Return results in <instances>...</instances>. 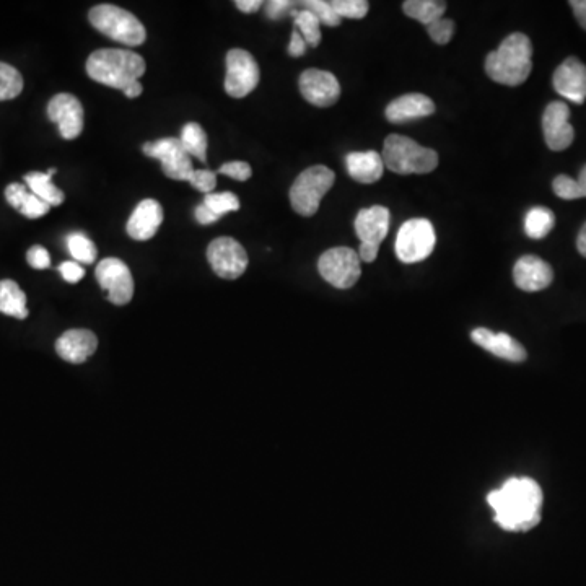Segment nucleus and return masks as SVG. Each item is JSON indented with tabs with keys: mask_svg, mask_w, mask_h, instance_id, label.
I'll list each match as a JSON object with an SVG mask.
<instances>
[{
	"mask_svg": "<svg viewBox=\"0 0 586 586\" xmlns=\"http://www.w3.org/2000/svg\"><path fill=\"white\" fill-rule=\"evenodd\" d=\"M293 5H295V2H290V0H271V2H267V17L271 18V20H280L289 12H292Z\"/></svg>",
	"mask_w": 586,
	"mask_h": 586,
	"instance_id": "nucleus-41",
	"label": "nucleus"
},
{
	"mask_svg": "<svg viewBox=\"0 0 586 586\" xmlns=\"http://www.w3.org/2000/svg\"><path fill=\"white\" fill-rule=\"evenodd\" d=\"M554 193L564 201H573V199H580L586 197V165L580 171L578 180H572L567 175L557 176L554 183H552Z\"/></svg>",
	"mask_w": 586,
	"mask_h": 586,
	"instance_id": "nucleus-30",
	"label": "nucleus"
},
{
	"mask_svg": "<svg viewBox=\"0 0 586 586\" xmlns=\"http://www.w3.org/2000/svg\"><path fill=\"white\" fill-rule=\"evenodd\" d=\"M27 261L31 267L35 269H46L51 266V258H49L48 251L44 250L43 246H33L27 253Z\"/></svg>",
	"mask_w": 586,
	"mask_h": 586,
	"instance_id": "nucleus-40",
	"label": "nucleus"
},
{
	"mask_svg": "<svg viewBox=\"0 0 586 586\" xmlns=\"http://www.w3.org/2000/svg\"><path fill=\"white\" fill-rule=\"evenodd\" d=\"M98 284L108 292V300L118 307L131 302L134 295V279L126 263L118 258H106L98 264Z\"/></svg>",
	"mask_w": 586,
	"mask_h": 586,
	"instance_id": "nucleus-12",
	"label": "nucleus"
},
{
	"mask_svg": "<svg viewBox=\"0 0 586 586\" xmlns=\"http://www.w3.org/2000/svg\"><path fill=\"white\" fill-rule=\"evenodd\" d=\"M22 90V74L15 67L0 62V101L14 100Z\"/></svg>",
	"mask_w": 586,
	"mask_h": 586,
	"instance_id": "nucleus-31",
	"label": "nucleus"
},
{
	"mask_svg": "<svg viewBox=\"0 0 586 586\" xmlns=\"http://www.w3.org/2000/svg\"><path fill=\"white\" fill-rule=\"evenodd\" d=\"M471 339L477 346L487 350L490 354L508 362H525L526 350L517 339L505 333H494L490 329L477 328L471 333Z\"/></svg>",
	"mask_w": 586,
	"mask_h": 586,
	"instance_id": "nucleus-19",
	"label": "nucleus"
},
{
	"mask_svg": "<svg viewBox=\"0 0 586 586\" xmlns=\"http://www.w3.org/2000/svg\"><path fill=\"white\" fill-rule=\"evenodd\" d=\"M487 502L503 530L521 533L539 525L543 490L530 477H512L500 489L490 492Z\"/></svg>",
	"mask_w": 586,
	"mask_h": 586,
	"instance_id": "nucleus-1",
	"label": "nucleus"
},
{
	"mask_svg": "<svg viewBox=\"0 0 586 586\" xmlns=\"http://www.w3.org/2000/svg\"><path fill=\"white\" fill-rule=\"evenodd\" d=\"M336 14L341 18H352V20H360L368 14L367 0H334L331 2Z\"/></svg>",
	"mask_w": 586,
	"mask_h": 586,
	"instance_id": "nucleus-35",
	"label": "nucleus"
},
{
	"mask_svg": "<svg viewBox=\"0 0 586 586\" xmlns=\"http://www.w3.org/2000/svg\"><path fill=\"white\" fill-rule=\"evenodd\" d=\"M556 225V215L547 207H533L525 217V233L531 240H543Z\"/></svg>",
	"mask_w": 586,
	"mask_h": 586,
	"instance_id": "nucleus-26",
	"label": "nucleus"
},
{
	"mask_svg": "<svg viewBox=\"0 0 586 586\" xmlns=\"http://www.w3.org/2000/svg\"><path fill=\"white\" fill-rule=\"evenodd\" d=\"M219 219V215L214 214L212 210L207 209V207L204 206V204H202V206L197 207L196 209V220L201 225L214 224V222H217V220Z\"/></svg>",
	"mask_w": 586,
	"mask_h": 586,
	"instance_id": "nucleus-45",
	"label": "nucleus"
},
{
	"mask_svg": "<svg viewBox=\"0 0 586 586\" xmlns=\"http://www.w3.org/2000/svg\"><path fill=\"white\" fill-rule=\"evenodd\" d=\"M533 69V44L523 33H512L499 49L486 59V72L490 79L507 87H518L526 82Z\"/></svg>",
	"mask_w": 586,
	"mask_h": 586,
	"instance_id": "nucleus-2",
	"label": "nucleus"
},
{
	"mask_svg": "<svg viewBox=\"0 0 586 586\" xmlns=\"http://www.w3.org/2000/svg\"><path fill=\"white\" fill-rule=\"evenodd\" d=\"M429 36L437 44H448L455 35V22L450 18H440L427 27Z\"/></svg>",
	"mask_w": 586,
	"mask_h": 586,
	"instance_id": "nucleus-36",
	"label": "nucleus"
},
{
	"mask_svg": "<svg viewBox=\"0 0 586 586\" xmlns=\"http://www.w3.org/2000/svg\"><path fill=\"white\" fill-rule=\"evenodd\" d=\"M336 175L331 168L315 165L300 173L290 188V204L298 215L311 217L320 209L321 199L333 188Z\"/></svg>",
	"mask_w": 586,
	"mask_h": 586,
	"instance_id": "nucleus-6",
	"label": "nucleus"
},
{
	"mask_svg": "<svg viewBox=\"0 0 586 586\" xmlns=\"http://www.w3.org/2000/svg\"><path fill=\"white\" fill-rule=\"evenodd\" d=\"M308 44L307 41L303 40V36L300 35V31L295 30L292 33V40L289 44V54L292 57H300L307 53Z\"/></svg>",
	"mask_w": 586,
	"mask_h": 586,
	"instance_id": "nucleus-44",
	"label": "nucleus"
},
{
	"mask_svg": "<svg viewBox=\"0 0 586 586\" xmlns=\"http://www.w3.org/2000/svg\"><path fill=\"white\" fill-rule=\"evenodd\" d=\"M163 224V207L155 199H145L132 212L127 222V235L136 241H147L157 235Z\"/></svg>",
	"mask_w": 586,
	"mask_h": 586,
	"instance_id": "nucleus-20",
	"label": "nucleus"
},
{
	"mask_svg": "<svg viewBox=\"0 0 586 586\" xmlns=\"http://www.w3.org/2000/svg\"><path fill=\"white\" fill-rule=\"evenodd\" d=\"M48 116L51 121L57 123L64 139H77L84 131V106L74 95H56L49 101Z\"/></svg>",
	"mask_w": 586,
	"mask_h": 586,
	"instance_id": "nucleus-15",
	"label": "nucleus"
},
{
	"mask_svg": "<svg viewBox=\"0 0 586 586\" xmlns=\"http://www.w3.org/2000/svg\"><path fill=\"white\" fill-rule=\"evenodd\" d=\"M87 74L98 84L124 92L145 74V61L129 49H98L88 57Z\"/></svg>",
	"mask_w": 586,
	"mask_h": 586,
	"instance_id": "nucleus-3",
	"label": "nucleus"
},
{
	"mask_svg": "<svg viewBox=\"0 0 586 586\" xmlns=\"http://www.w3.org/2000/svg\"><path fill=\"white\" fill-rule=\"evenodd\" d=\"M142 150L147 157L158 158L162 162L163 173L171 180H191L194 173L193 163L183 149L180 139L165 137L155 142H147Z\"/></svg>",
	"mask_w": 586,
	"mask_h": 586,
	"instance_id": "nucleus-10",
	"label": "nucleus"
},
{
	"mask_svg": "<svg viewBox=\"0 0 586 586\" xmlns=\"http://www.w3.org/2000/svg\"><path fill=\"white\" fill-rule=\"evenodd\" d=\"M49 209H51V206L41 201L40 197L35 196L33 193H28L18 212L28 217V219H40L43 215L48 214Z\"/></svg>",
	"mask_w": 586,
	"mask_h": 586,
	"instance_id": "nucleus-37",
	"label": "nucleus"
},
{
	"mask_svg": "<svg viewBox=\"0 0 586 586\" xmlns=\"http://www.w3.org/2000/svg\"><path fill=\"white\" fill-rule=\"evenodd\" d=\"M513 279L518 289L523 292H541L552 284L554 271L544 259L534 254H526L518 259L513 267Z\"/></svg>",
	"mask_w": 586,
	"mask_h": 586,
	"instance_id": "nucleus-17",
	"label": "nucleus"
},
{
	"mask_svg": "<svg viewBox=\"0 0 586 586\" xmlns=\"http://www.w3.org/2000/svg\"><path fill=\"white\" fill-rule=\"evenodd\" d=\"M346 165L352 180L362 184L377 183L385 171L383 158L375 150L352 152L346 157Z\"/></svg>",
	"mask_w": 586,
	"mask_h": 586,
	"instance_id": "nucleus-23",
	"label": "nucleus"
},
{
	"mask_svg": "<svg viewBox=\"0 0 586 586\" xmlns=\"http://www.w3.org/2000/svg\"><path fill=\"white\" fill-rule=\"evenodd\" d=\"M56 171H57L56 168H49L48 175H51V176L56 175Z\"/></svg>",
	"mask_w": 586,
	"mask_h": 586,
	"instance_id": "nucleus-50",
	"label": "nucleus"
},
{
	"mask_svg": "<svg viewBox=\"0 0 586 586\" xmlns=\"http://www.w3.org/2000/svg\"><path fill=\"white\" fill-rule=\"evenodd\" d=\"M88 18L93 28L126 46H140L147 38V31L139 18L116 5H97L90 10Z\"/></svg>",
	"mask_w": 586,
	"mask_h": 586,
	"instance_id": "nucleus-5",
	"label": "nucleus"
},
{
	"mask_svg": "<svg viewBox=\"0 0 586 586\" xmlns=\"http://www.w3.org/2000/svg\"><path fill=\"white\" fill-rule=\"evenodd\" d=\"M51 178L53 176L48 175V173H28L25 176V181H27L31 193L40 197L41 201L46 202L49 206H61L66 196H64L61 189L54 186Z\"/></svg>",
	"mask_w": 586,
	"mask_h": 586,
	"instance_id": "nucleus-27",
	"label": "nucleus"
},
{
	"mask_svg": "<svg viewBox=\"0 0 586 586\" xmlns=\"http://www.w3.org/2000/svg\"><path fill=\"white\" fill-rule=\"evenodd\" d=\"M577 250L578 253L582 254L583 258H586V224L583 225L582 230L578 233Z\"/></svg>",
	"mask_w": 586,
	"mask_h": 586,
	"instance_id": "nucleus-49",
	"label": "nucleus"
},
{
	"mask_svg": "<svg viewBox=\"0 0 586 586\" xmlns=\"http://www.w3.org/2000/svg\"><path fill=\"white\" fill-rule=\"evenodd\" d=\"M381 158L385 167L396 175H425L438 167L435 150L422 147L411 137L399 134L386 137Z\"/></svg>",
	"mask_w": 586,
	"mask_h": 586,
	"instance_id": "nucleus-4",
	"label": "nucleus"
},
{
	"mask_svg": "<svg viewBox=\"0 0 586 586\" xmlns=\"http://www.w3.org/2000/svg\"><path fill=\"white\" fill-rule=\"evenodd\" d=\"M189 183L193 184L197 191H202V193L206 194H212V189L217 186V176H215L214 171L194 170Z\"/></svg>",
	"mask_w": 586,
	"mask_h": 586,
	"instance_id": "nucleus-38",
	"label": "nucleus"
},
{
	"mask_svg": "<svg viewBox=\"0 0 586 586\" xmlns=\"http://www.w3.org/2000/svg\"><path fill=\"white\" fill-rule=\"evenodd\" d=\"M59 272H61L62 277H64L67 282H70V284H77V282H80L85 276L84 267L79 266L77 263H72V261L62 263L61 266H59Z\"/></svg>",
	"mask_w": 586,
	"mask_h": 586,
	"instance_id": "nucleus-43",
	"label": "nucleus"
},
{
	"mask_svg": "<svg viewBox=\"0 0 586 586\" xmlns=\"http://www.w3.org/2000/svg\"><path fill=\"white\" fill-rule=\"evenodd\" d=\"M573 14L577 17L578 23L586 30V0H572L570 2Z\"/></svg>",
	"mask_w": 586,
	"mask_h": 586,
	"instance_id": "nucleus-46",
	"label": "nucleus"
},
{
	"mask_svg": "<svg viewBox=\"0 0 586 586\" xmlns=\"http://www.w3.org/2000/svg\"><path fill=\"white\" fill-rule=\"evenodd\" d=\"M435 230L430 220L411 219L399 228L396 256L406 264H416L429 258L435 248Z\"/></svg>",
	"mask_w": 586,
	"mask_h": 586,
	"instance_id": "nucleus-7",
	"label": "nucleus"
},
{
	"mask_svg": "<svg viewBox=\"0 0 586 586\" xmlns=\"http://www.w3.org/2000/svg\"><path fill=\"white\" fill-rule=\"evenodd\" d=\"M220 175L230 176L233 180L248 181L253 175L250 165L246 162H228L222 165Z\"/></svg>",
	"mask_w": 586,
	"mask_h": 586,
	"instance_id": "nucleus-39",
	"label": "nucleus"
},
{
	"mask_svg": "<svg viewBox=\"0 0 586 586\" xmlns=\"http://www.w3.org/2000/svg\"><path fill=\"white\" fill-rule=\"evenodd\" d=\"M181 145L189 157L197 158L202 163L207 160V134L201 124L188 123L181 131Z\"/></svg>",
	"mask_w": 586,
	"mask_h": 586,
	"instance_id": "nucleus-28",
	"label": "nucleus"
},
{
	"mask_svg": "<svg viewBox=\"0 0 586 586\" xmlns=\"http://www.w3.org/2000/svg\"><path fill=\"white\" fill-rule=\"evenodd\" d=\"M544 140L554 152L569 149L575 139V131L570 124L569 106L564 101H552L547 105L543 116Z\"/></svg>",
	"mask_w": 586,
	"mask_h": 586,
	"instance_id": "nucleus-14",
	"label": "nucleus"
},
{
	"mask_svg": "<svg viewBox=\"0 0 586 586\" xmlns=\"http://www.w3.org/2000/svg\"><path fill=\"white\" fill-rule=\"evenodd\" d=\"M28 196V191L23 184H10L5 189V197H7V202H9L10 206L15 207V209H20L22 207L23 201H25V197Z\"/></svg>",
	"mask_w": 586,
	"mask_h": 586,
	"instance_id": "nucleus-42",
	"label": "nucleus"
},
{
	"mask_svg": "<svg viewBox=\"0 0 586 586\" xmlns=\"http://www.w3.org/2000/svg\"><path fill=\"white\" fill-rule=\"evenodd\" d=\"M390 210L383 206L362 209L355 217V233L360 238V245L380 248L381 241L388 237L390 232Z\"/></svg>",
	"mask_w": 586,
	"mask_h": 586,
	"instance_id": "nucleus-18",
	"label": "nucleus"
},
{
	"mask_svg": "<svg viewBox=\"0 0 586 586\" xmlns=\"http://www.w3.org/2000/svg\"><path fill=\"white\" fill-rule=\"evenodd\" d=\"M67 246L75 261L84 264H92L97 259V246L92 240H88L84 233H72L67 237Z\"/></svg>",
	"mask_w": 586,
	"mask_h": 586,
	"instance_id": "nucleus-32",
	"label": "nucleus"
},
{
	"mask_svg": "<svg viewBox=\"0 0 586 586\" xmlns=\"http://www.w3.org/2000/svg\"><path fill=\"white\" fill-rule=\"evenodd\" d=\"M235 5L245 14H254V12H258L263 7V2L261 0H237Z\"/></svg>",
	"mask_w": 586,
	"mask_h": 586,
	"instance_id": "nucleus-47",
	"label": "nucleus"
},
{
	"mask_svg": "<svg viewBox=\"0 0 586 586\" xmlns=\"http://www.w3.org/2000/svg\"><path fill=\"white\" fill-rule=\"evenodd\" d=\"M204 206L212 210L214 214L222 217L228 212H235V210L240 209V199L233 193H212L207 194L206 199H204Z\"/></svg>",
	"mask_w": 586,
	"mask_h": 586,
	"instance_id": "nucleus-34",
	"label": "nucleus"
},
{
	"mask_svg": "<svg viewBox=\"0 0 586 586\" xmlns=\"http://www.w3.org/2000/svg\"><path fill=\"white\" fill-rule=\"evenodd\" d=\"M552 84L560 97L583 105L586 100V66L577 57L565 59L556 72Z\"/></svg>",
	"mask_w": 586,
	"mask_h": 586,
	"instance_id": "nucleus-16",
	"label": "nucleus"
},
{
	"mask_svg": "<svg viewBox=\"0 0 586 586\" xmlns=\"http://www.w3.org/2000/svg\"><path fill=\"white\" fill-rule=\"evenodd\" d=\"M0 313L17 320L28 316L27 295L14 280H0Z\"/></svg>",
	"mask_w": 586,
	"mask_h": 586,
	"instance_id": "nucleus-24",
	"label": "nucleus"
},
{
	"mask_svg": "<svg viewBox=\"0 0 586 586\" xmlns=\"http://www.w3.org/2000/svg\"><path fill=\"white\" fill-rule=\"evenodd\" d=\"M300 5H302V9L308 10V12L315 15L321 25H326V27H339L341 25L342 18L336 14L331 2H326V0H305V2H300Z\"/></svg>",
	"mask_w": 586,
	"mask_h": 586,
	"instance_id": "nucleus-33",
	"label": "nucleus"
},
{
	"mask_svg": "<svg viewBox=\"0 0 586 586\" xmlns=\"http://www.w3.org/2000/svg\"><path fill=\"white\" fill-rule=\"evenodd\" d=\"M98 339L88 329H70L56 341V352L70 363H84L97 352Z\"/></svg>",
	"mask_w": 586,
	"mask_h": 586,
	"instance_id": "nucleus-21",
	"label": "nucleus"
},
{
	"mask_svg": "<svg viewBox=\"0 0 586 586\" xmlns=\"http://www.w3.org/2000/svg\"><path fill=\"white\" fill-rule=\"evenodd\" d=\"M290 14L295 18V30L300 31L308 46L316 48L321 43V23L318 18L305 9H293Z\"/></svg>",
	"mask_w": 586,
	"mask_h": 586,
	"instance_id": "nucleus-29",
	"label": "nucleus"
},
{
	"mask_svg": "<svg viewBox=\"0 0 586 586\" xmlns=\"http://www.w3.org/2000/svg\"><path fill=\"white\" fill-rule=\"evenodd\" d=\"M298 87L303 98L311 105L328 108L341 97L339 80L328 70L307 69L300 75Z\"/></svg>",
	"mask_w": 586,
	"mask_h": 586,
	"instance_id": "nucleus-13",
	"label": "nucleus"
},
{
	"mask_svg": "<svg viewBox=\"0 0 586 586\" xmlns=\"http://www.w3.org/2000/svg\"><path fill=\"white\" fill-rule=\"evenodd\" d=\"M207 259L217 276L222 279L235 280L243 276L250 259L245 248L233 238L222 237L210 243Z\"/></svg>",
	"mask_w": 586,
	"mask_h": 586,
	"instance_id": "nucleus-11",
	"label": "nucleus"
},
{
	"mask_svg": "<svg viewBox=\"0 0 586 586\" xmlns=\"http://www.w3.org/2000/svg\"><path fill=\"white\" fill-rule=\"evenodd\" d=\"M404 14L407 17L414 18L417 22L424 23L429 27L433 22L443 18L447 12V2H437V0H407L403 4Z\"/></svg>",
	"mask_w": 586,
	"mask_h": 586,
	"instance_id": "nucleus-25",
	"label": "nucleus"
},
{
	"mask_svg": "<svg viewBox=\"0 0 586 586\" xmlns=\"http://www.w3.org/2000/svg\"><path fill=\"white\" fill-rule=\"evenodd\" d=\"M261 72L258 62L245 49H232L227 54L225 92L232 98H245L258 87Z\"/></svg>",
	"mask_w": 586,
	"mask_h": 586,
	"instance_id": "nucleus-9",
	"label": "nucleus"
},
{
	"mask_svg": "<svg viewBox=\"0 0 586 586\" xmlns=\"http://www.w3.org/2000/svg\"><path fill=\"white\" fill-rule=\"evenodd\" d=\"M142 90H144V88H142L139 80H137V82H132V84L124 90V95H126L127 98H137L142 95Z\"/></svg>",
	"mask_w": 586,
	"mask_h": 586,
	"instance_id": "nucleus-48",
	"label": "nucleus"
},
{
	"mask_svg": "<svg viewBox=\"0 0 586 586\" xmlns=\"http://www.w3.org/2000/svg\"><path fill=\"white\" fill-rule=\"evenodd\" d=\"M360 263L362 261H360L359 253H355L346 246H339L321 254L318 271L328 284L336 289L346 290L354 287L360 279L362 274Z\"/></svg>",
	"mask_w": 586,
	"mask_h": 586,
	"instance_id": "nucleus-8",
	"label": "nucleus"
},
{
	"mask_svg": "<svg viewBox=\"0 0 586 586\" xmlns=\"http://www.w3.org/2000/svg\"><path fill=\"white\" fill-rule=\"evenodd\" d=\"M435 113V103L422 93H409L391 101L386 119L393 124H407Z\"/></svg>",
	"mask_w": 586,
	"mask_h": 586,
	"instance_id": "nucleus-22",
	"label": "nucleus"
}]
</instances>
